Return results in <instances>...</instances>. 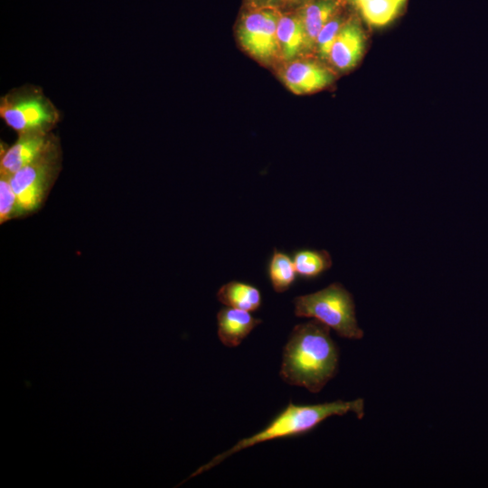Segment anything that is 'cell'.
Instances as JSON below:
<instances>
[{"mask_svg": "<svg viewBox=\"0 0 488 488\" xmlns=\"http://www.w3.org/2000/svg\"><path fill=\"white\" fill-rule=\"evenodd\" d=\"M338 361L330 328L313 319L293 329L284 347L279 373L286 383L316 393L336 374Z\"/></svg>", "mask_w": 488, "mask_h": 488, "instance_id": "1", "label": "cell"}, {"mask_svg": "<svg viewBox=\"0 0 488 488\" xmlns=\"http://www.w3.org/2000/svg\"><path fill=\"white\" fill-rule=\"evenodd\" d=\"M350 412L354 413L358 418H362L364 416L363 399L335 400L314 405L289 403L265 428L251 436L239 440L231 448L215 456L208 464L199 468L192 476L210 470L240 450L268 440L306 433L327 418L343 416Z\"/></svg>", "mask_w": 488, "mask_h": 488, "instance_id": "2", "label": "cell"}, {"mask_svg": "<svg viewBox=\"0 0 488 488\" xmlns=\"http://www.w3.org/2000/svg\"><path fill=\"white\" fill-rule=\"evenodd\" d=\"M0 117L18 135L50 133L61 120V112L41 87L23 84L0 99Z\"/></svg>", "mask_w": 488, "mask_h": 488, "instance_id": "3", "label": "cell"}, {"mask_svg": "<svg viewBox=\"0 0 488 488\" xmlns=\"http://www.w3.org/2000/svg\"><path fill=\"white\" fill-rule=\"evenodd\" d=\"M294 305L296 316L314 318L333 329L341 337L352 340L363 337V331L357 323L352 296L340 283L296 296Z\"/></svg>", "mask_w": 488, "mask_h": 488, "instance_id": "4", "label": "cell"}, {"mask_svg": "<svg viewBox=\"0 0 488 488\" xmlns=\"http://www.w3.org/2000/svg\"><path fill=\"white\" fill-rule=\"evenodd\" d=\"M61 164L60 142L10 176L21 215L37 211L52 186Z\"/></svg>", "mask_w": 488, "mask_h": 488, "instance_id": "5", "label": "cell"}, {"mask_svg": "<svg viewBox=\"0 0 488 488\" xmlns=\"http://www.w3.org/2000/svg\"><path fill=\"white\" fill-rule=\"evenodd\" d=\"M278 9H250L242 17L238 36L242 47L252 56L261 61L272 59L279 49L277 23Z\"/></svg>", "mask_w": 488, "mask_h": 488, "instance_id": "6", "label": "cell"}, {"mask_svg": "<svg viewBox=\"0 0 488 488\" xmlns=\"http://www.w3.org/2000/svg\"><path fill=\"white\" fill-rule=\"evenodd\" d=\"M59 141L52 133H26L18 135L17 140L1 153L0 174L12 175L28 165Z\"/></svg>", "mask_w": 488, "mask_h": 488, "instance_id": "7", "label": "cell"}, {"mask_svg": "<svg viewBox=\"0 0 488 488\" xmlns=\"http://www.w3.org/2000/svg\"><path fill=\"white\" fill-rule=\"evenodd\" d=\"M364 50L363 31L354 19L347 20L332 47L329 59L341 70L354 67L361 60Z\"/></svg>", "mask_w": 488, "mask_h": 488, "instance_id": "8", "label": "cell"}, {"mask_svg": "<svg viewBox=\"0 0 488 488\" xmlns=\"http://www.w3.org/2000/svg\"><path fill=\"white\" fill-rule=\"evenodd\" d=\"M333 74L312 61H296L284 71L287 88L296 94H305L322 89L331 84Z\"/></svg>", "mask_w": 488, "mask_h": 488, "instance_id": "9", "label": "cell"}, {"mask_svg": "<svg viewBox=\"0 0 488 488\" xmlns=\"http://www.w3.org/2000/svg\"><path fill=\"white\" fill-rule=\"evenodd\" d=\"M218 336L227 347H237L258 326L260 319L255 318L249 311L225 307L217 314Z\"/></svg>", "mask_w": 488, "mask_h": 488, "instance_id": "10", "label": "cell"}, {"mask_svg": "<svg viewBox=\"0 0 488 488\" xmlns=\"http://www.w3.org/2000/svg\"><path fill=\"white\" fill-rule=\"evenodd\" d=\"M343 0H313L305 5L300 15L305 32V46L312 47L327 22L341 8Z\"/></svg>", "mask_w": 488, "mask_h": 488, "instance_id": "11", "label": "cell"}, {"mask_svg": "<svg viewBox=\"0 0 488 488\" xmlns=\"http://www.w3.org/2000/svg\"><path fill=\"white\" fill-rule=\"evenodd\" d=\"M277 40L286 60L294 58L305 46V32L300 14H280L277 23Z\"/></svg>", "mask_w": 488, "mask_h": 488, "instance_id": "12", "label": "cell"}, {"mask_svg": "<svg viewBox=\"0 0 488 488\" xmlns=\"http://www.w3.org/2000/svg\"><path fill=\"white\" fill-rule=\"evenodd\" d=\"M218 300L229 307L249 312L256 311L261 305L260 291L254 286L230 281L221 286L217 292Z\"/></svg>", "mask_w": 488, "mask_h": 488, "instance_id": "13", "label": "cell"}, {"mask_svg": "<svg viewBox=\"0 0 488 488\" xmlns=\"http://www.w3.org/2000/svg\"><path fill=\"white\" fill-rule=\"evenodd\" d=\"M296 274L313 278L332 267V258L326 250L302 249L295 253L293 258Z\"/></svg>", "mask_w": 488, "mask_h": 488, "instance_id": "14", "label": "cell"}, {"mask_svg": "<svg viewBox=\"0 0 488 488\" xmlns=\"http://www.w3.org/2000/svg\"><path fill=\"white\" fill-rule=\"evenodd\" d=\"M296 275L293 259L275 249L268 264V277L274 290L277 293L286 291Z\"/></svg>", "mask_w": 488, "mask_h": 488, "instance_id": "15", "label": "cell"}, {"mask_svg": "<svg viewBox=\"0 0 488 488\" xmlns=\"http://www.w3.org/2000/svg\"><path fill=\"white\" fill-rule=\"evenodd\" d=\"M402 5L398 0H369L358 8L369 24L383 26L397 16Z\"/></svg>", "mask_w": 488, "mask_h": 488, "instance_id": "16", "label": "cell"}, {"mask_svg": "<svg viewBox=\"0 0 488 488\" xmlns=\"http://www.w3.org/2000/svg\"><path fill=\"white\" fill-rule=\"evenodd\" d=\"M21 215L17 198L11 184L10 175L0 174V222L4 223Z\"/></svg>", "mask_w": 488, "mask_h": 488, "instance_id": "17", "label": "cell"}, {"mask_svg": "<svg viewBox=\"0 0 488 488\" xmlns=\"http://www.w3.org/2000/svg\"><path fill=\"white\" fill-rule=\"evenodd\" d=\"M346 21L339 12L319 32L315 43L323 59H328L339 31Z\"/></svg>", "mask_w": 488, "mask_h": 488, "instance_id": "18", "label": "cell"}, {"mask_svg": "<svg viewBox=\"0 0 488 488\" xmlns=\"http://www.w3.org/2000/svg\"><path fill=\"white\" fill-rule=\"evenodd\" d=\"M250 9L276 8L282 4L287 3V0H247Z\"/></svg>", "mask_w": 488, "mask_h": 488, "instance_id": "19", "label": "cell"}, {"mask_svg": "<svg viewBox=\"0 0 488 488\" xmlns=\"http://www.w3.org/2000/svg\"><path fill=\"white\" fill-rule=\"evenodd\" d=\"M367 1L369 0H351V2L357 7H359L361 5L364 4Z\"/></svg>", "mask_w": 488, "mask_h": 488, "instance_id": "20", "label": "cell"}, {"mask_svg": "<svg viewBox=\"0 0 488 488\" xmlns=\"http://www.w3.org/2000/svg\"><path fill=\"white\" fill-rule=\"evenodd\" d=\"M305 1H308V0H287V3L291 5H297Z\"/></svg>", "mask_w": 488, "mask_h": 488, "instance_id": "21", "label": "cell"}, {"mask_svg": "<svg viewBox=\"0 0 488 488\" xmlns=\"http://www.w3.org/2000/svg\"><path fill=\"white\" fill-rule=\"evenodd\" d=\"M398 1H399L401 4L404 5V3H405L406 0H398Z\"/></svg>", "mask_w": 488, "mask_h": 488, "instance_id": "22", "label": "cell"}]
</instances>
